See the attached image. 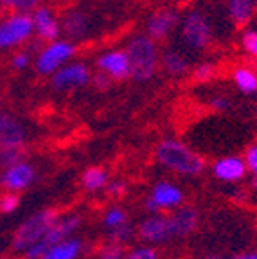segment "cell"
I'll list each match as a JSON object with an SVG mask.
<instances>
[{
	"label": "cell",
	"mask_w": 257,
	"mask_h": 259,
	"mask_svg": "<svg viewBox=\"0 0 257 259\" xmlns=\"http://www.w3.org/2000/svg\"><path fill=\"white\" fill-rule=\"evenodd\" d=\"M253 6H255V11H257V0H253Z\"/></svg>",
	"instance_id": "cell-41"
},
{
	"label": "cell",
	"mask_w": 257,
	"mask_h": 259,
	"mask_svg": "<svg viewBox=\"0 0 257 259\" xmlns=\"http://www.w3.org/2000/svg\"><path fill=\"white\" fill-rule=\"evenodd\" d=\"M243 158H245V164H246L248 173L253 175V178H257V142L246 148L245 157Z\"/></svg>",
	"instance_id": "cell-34"
},
{
	"label": "cell",
	"mask_w": 257,
	"mask_h": 259,
	"mask_svg": "<svg viewBox=\"0 0 257 259\" xmlns=\"http://www.w3.org/2000/svg\"><path fill=\"white\" fill-rule=\"evenodd\" d=\"M155 158L164 169L180 177H200L205 169V160L200 153L178 139H164L155 148Z\"/></svg>",
	"instance_id": "cell-1"
},
{
	"label": "cell",
	"mask_w": 257,
	"mask_h": 259,
	"mask_svg": "<svg viewBox=\"0 0 257 259\" xmlns=\"http://www.w3.org/2000/svg\"><path fill=\"white\" fill-rule=\"evenodd\" d=\"M133 238H135V229L130 223H126L122 227H117L113 231H106V241L117 243V245H122V247H126Z\"/></svg>",
	"instance_id": "cell-25"
},
{
	"label": "cell",
	"mask_w": 257,
	"mask_h": 259,
	"mask_svg": "<svg viewBox=\"0 0 257 259\" xmlns=\"http://www.w3.org/2000/svg\"><path fill=\"white\" fill-rule=\"evenodd\" d=\"M252 187H253V191L257 193V178H253V180H252Z\"/></svg>",
	"instance_id": "cell-39"
},
{
	"label": "cell",
	"mask_w": 257,
	"mask_h": 259,
	"mask_svg": "<svg viewBox=\"0 0 257 259\" xmlns=\"http://www.w3.org/2000/svg\"><path fill=\"white\" fill-rule=\"evenodd\" d=\"M96 67L99 72L106 74L113 81H122L130 77V63L124 49H110L99 54L96 60Z\"/></svg>",
	"instance_id": "cell-16"
},
{
	"label": "cell",
	"mask_w": 257,
	"mask_h": 259,
	"mask_svg": "<svg viewBox=\"0 0 257 259\" xmlns=\"http://www.w3.org/2000/svg\"><path fill=\"white\" fill-rule=\"evenodd\" d=\"M185 194L180 186L167 180H160L151 187V193L144 200V209L148 214H157L162 210H175L184 203Z\"/></svg>",
	"instance_id": "cell-8"
},
{
	"label": "cell",
	"mask_w": 257,
	"mask_h": 259,
	"mask_svg": "<svg viewBox=\"0 0 257 259\" xmlns=\"http://www.w3.org/2000/svg\"><path fill=\"white\" fill-rule=\"evenodd\" d=\"M90 79H92V72L89 67L81 61H72V63H65L51 76V87L54 92H68V90L89 85Z\"/></svg>",
	"instance_id": "cell-10"
},
{
	"label": "cell",
	"mask_w": 257,
	"mask_h": 259,
	"mask_svg": "<svg viewBox=\"0 0 257 259\" xmlns=\"http://www.w3.org/2000/svg\"><path fill=\"white\" fill-rule=\"evenodd\" d=\"M0 259H9V257H0Z\"/></svg>",
	"instance_id": "cell-44"
},
{
	"label": "cell",
	"mask_w": 257,
	"mask_h": 259,
	"mask_svg": "<svg viewBox=\"0 0 257 259\" xmlns=\"http://www.w3.org/2000/svg\"><path fill=\"white\" fill-rule=\"evenodd\" d=\"M20 205V194L13 193V191H6L0 196V214H13Z\"/></svg>",
	"instance_id": "cell-31"
},
{
	"label": "cell",
	"mask_w": 257,
	"mask_h": 259,
	"mask_svg": "<svg viewBox=\"0 0 257 259\" xmlns=\"http://www.w3.org/2000/svg\"><path fill=\"white\" fill-rule=\"evenodd\" d=\"M171 225H173L175 239H182L191 236L200 225V214L193 207H178V209L171 210Z\"/></svg>",
	"instance_id": "cell-18"
},
{
	"label": "cell",
	"mask_w": 257,
	"mask_h": 259,
	"mask_svg": "<svg viewBox=\"0 0 257 259\" xmlns=\"http://www.w3.org/2000/svg\"><path fill=\"white\" fill-rule=\"evenodd\" d=\"M227 259H257V252L255 250H248V252H241V254H236L232 257Z\"/></svg>",
	"instance_id": "cell-37"
},
{
	"label": "cell",
	"mask_w": 257,
	"mask_h": 259,
	"mask_svg": "<svg viewBox=\"0 0 257 259\" xmlns=\"http://www.w3.org/2000/svg\"><path fill=\"white\" fill-rule=\"evenodd\" d=\"M122 259H160L157 248H153L151 245H139V247H133L130 250L124 252V257Z\"/></svg>",
	"instance_id": "cell-29"
},
{
	"label": "cell",
	"mask_w": 257,
	"mask_h": 259,
	"mask_svg": "<svg viewBox=\"0 0 257 259\" xmlns=\"http://www.w3.org/2000/svg\"><path fill=\"white\" fill-rule=\"evenodd\" d=\"M4 13H6V9H4V6H2V4H0V16H2V15H4Z\"/></svg>",
	"instance_id": "cell-40"
},
{
	"label": "cell",
	"mask_w": 257,
	"mask_h": 259,
	"mask_svg": "<svg viewBox=\"0 0 257 259\" xmlns=\"http://www.w3.org/2000/svg\"><path fill=\"white\" fill-rule=\"evenodd\" d=\"M34 38L29 13H9L0 16V53H13Z\"/></svg>",
	"instance_id": "cell-5"
},
{
	"label": "cell",
	"mask_w": 257,
	"mask_h": 259,
	"mask_svg": "<svg viewBox=\"0 0 257 259\" xmlns=\"http://www.w3.org/2000/svg\"><path fill=\"white\" fill-rule=\"evenodd\" d=\"M126 223H130L128 212L119 205L108 207L105 210V214H103V225H105L106 231H113V229L126 225Z\"/></svg>",
	"instance_id": "cell-24"
},
{
	"label": "cell",
	"mask_w": 257,
	"mask_h": 259,
	"mask_svg": "<svg viewBox=\"0 0 257 259\" xmlns=\"http://www.w3.org/2000/svg\"><path fill=\"white\" fill-rule=\"evenodd\" d=\"M216 65L209 63V61H203V63H198L196 67L193 69L191 76H193L194 81L198 83H207V81H212L216 77Z\"/></svg>",
	"instance_id": "cell-27"
},
{
	"label": "cell",
	"mask_w": 257,
	"mask_h": 259,
	"mask_svg": "<svg viewBox=\"0 0 257 259\" xmlns=\"http://www.w3.org/2000/svg\"><path fill=\"white\" fill-rule=\"evenodd\" d=\"M110 182V175L105 167L92 166L89 169H84L81 175V186L87 193H99L105 191L106 184Z\"/></svg>",
	"instance_id": "cell-22"
},
{
	"label": "cell",
	"mask_w": 257,
	"mask_h": 259,
	"mask_svg": "<svg viewBox=\"0 0 257 259\" xmlns=\"http://www.w3.org/2000/svg\"><path fill=\"white\" fill-rule=\"evenodd\" d=\"M34 180H36V169L27 158L4 167L2 173H0V186L4 187L6 191H13V193L25 191L27 187L32 186Z\"/></svg>",
	"instance_id": "cell-13"
},
{
	"label": "cell",
	"mask_w": 257,
	"mask_h": 259,
	"mask_svg": "<svg viewBox=\"0 0 257 259\" xmlns=\"http://www.w3.org/2000/svg\"><path fill=\"white\" fill-rule=\"evenodd\" d=\"M32 63V54L29 49H16L13 51L11 58H9V65H11V69L16 70V72H24L31 67Z\"/></svg>",
	"instance_id": "cell-26"
},
{
	"label": "cell",
	"mask_w": 257,
	"mask_h": 259,
	"mask_svg": "<svg viewBox=\"0 0 257 259\" xmlns=\"http://www.w3.org/2000/svg\"><path fill=\"white\" fill-rule=\"evenodd\" d=\"M178 27H180L182 41L191 51H196V53L207 51L214 41L212 24H210L209 16L200 9L185 13L178 22Z\"/></svg>",
	"instance_id": "cell-4"
},
{
	"label": "cell",
	"mask_w": 257,
	"mask_h": 259,
	"mask_svg": "<svg viewBox=\"0 0 257 259\" xmlns=\"http://www.w3.org/2000/svg\"><path fill=\"white\" fill-rule=\"evenodd\" d=\"M60 218V212L53 207L49 209H40L36 212H32L27 220L16 227L15 234L11 238V250L15 254H24L31 245L38 243L47 231L53 227V223Z\"/></svg>",
	"instance_id": "cell-3"
},
{
	"label": "cell",
	"mask_w": 257,
	"mask_h": 259,
	"mask_svg": "<svg viewBox=\"0 0 257 259\" xmlns=\"http://www.w3.org/2000/svg\"><path fill=\"white\" fill-rule=\"evenodd\" d=\"M135 236L146 245H164V243L175 239L173 225H171V218L169 214H148L144 220L139 222L135 229Z\"/></svg>",
	"instance_id": "cell-9"
},
{
	"label": "cell",
	"mask_w": 257,
	"mask_h": 259,
	"mask_svg": "<svg viewBox=\"0 0 257 259\" xmlns=\"http://www.w3.org/2000/svg\"><path fill=\"white\" fill-rule=\"evenodd\" d=\"M29 128L18 115L0 110V148H25Z\"/></svg>",
	"instance_id": "cell-12"
},
{
	"label": "cell",
	"mask_w": 257,
	"mask_h": 259,
	"mask_svg": "<svg viewBox=\"0 0 257 259\" xmlns=\"http://www.w3.org/2000/svg\"><path fill=\"white\" fill-rule=\"evenodd\" d=\"M105 191L110 198L119 200V198H122V196H126V193H128V184H126L124 180H119V178H117V180H110V182L106 184Z\"/></svg>",
	"instance_id": "cell-33"
},
{
	"label": "cell",
	"mask_w": 257,
	"mask_h": 259,
	"mask_svg": "<svg viewBox=\"0 0 257 259\" xmlns=\"http://www.w3.org/2000/svg\"><path fill=\"white\" fill-rule=\"evenodd\" d=\"M76 41L67 38L47 41L36 53V56L32 58V67L40 76H53L60 67H63L76 56Z\"/></svg>",
	"instance_id": "cell-6"
},
{
	"label": "cell",
	"mask_w": 257,
	"mask_h": 259,
	"mask_svg": "<svg viewBox=\"0 0 257 259\" xmlns=\"http://www.w3.org/2000/svg\"><path fill=\"white\" fill-rule=\"evenodd\" d=\"M24 158H25V148H0V167L2 169L18 160H24Z\"/></svg>",
	"instance_id": "cell-30"
},
{
	"label": "cell",
	"mask_w": 257,
	"mask_h": 259,
	"mask_svg": "<svg viewBox=\"0 0 257 259\" xmlns=\"http://www.w3.org/2000/svg\"><path fill=\"white\" fill-rule=\"evenodd\" d=\"M0 106H2V97H0Z\"/></svg>",
	"instance_id": "cell-42"
},
{
	"label": "cell",
	"mask_w": 257,
	"mask_h": 259,
	"mask_svg": "<svg viewBox=\"0 0 257 259\" xmlns=\"http://www.w3.org/2000/svg\"><path fill=\"white\" fill-rule=\"evenodd\" d=\"M241 49L257 60V29H246L241 34Z\"/></svg>",
	"instance_id": "cell-32"
},
{
	"label": "cell",
	"mask_w": 257,
	"mask_h": 259,
	"mask_svg": "<svg viewBox=\"0 0 257 259\" xmlns=\"http://www.w3.org/2000/svg\"><path fill=\"white\" fill-rule=\"evenodd\" d=\"M32 29H34V38L40 44H47L61 38V25H60V16L51 6L38 4L31 13Z\"/></svg>",
	"instance_id": "cell-11"
},
{
	"label": "cell",
	"mask_w": 257,
	"mask_h": 259,
	"mask_svg": "<svg viewBox=\"0 0 257 259\" xmlns=\"http://www.w3.org/2000/svg\"><path fill=\"white\" fill-rule=\"evenodd\" d=\"M178 22H180V16H178V13L175 9H169V8L155 9L146 18V25H144L146 34L155 41H164L173 34Z\"/></svg>",
	"instance_id": "cell-14"
},
{
	"label": "cell",
	"mask_w": 257,
	"mask_h": 259,
	"mask_svg": "<svg viewBox=\"0 0 257 259\" xmlns=\"http://www.w3.org/2000/svg\"><path fill=\"white\" fill-rule=\"evenodd\" d=\"M0 4L9 13H31L40 0H0Z\"/></svg>",
	"instance_id": "cell-28"
},
{
	"label": "cell",
	"mask_w": 257,
	"mask_h": 259,
	"mask_svg": "<svg viewBox=\"0 0 257 259\" xmlns=\"http://www.w3.org/2000/svg\"><path fill=\"white\" fill-rule=\"evenodd\" d=\"M81 252H83V239L70 236L63 241L54 243L53 247H49L40 259H77Z\"/></svg>",
	"instance_id": "cell-19"
},
{
	"label": "cell",
	"mask_w": 257,
	"mask_h": 259,
	"mask_svg": "<svg viewBox=\"0 0 257 259\" xmlns=\"http://www.w3.org/2000/svg\"><path fill=\"white\" fill-rule=\"evenodd\" d=\"M232 81L241 94H246V96L257 94V70L248 65L236 67L232 70Z\"/></svg>",
	"instance_id": "cell-23"
},
{
	"label": "cell",
	"mask_w": 257,
	"mask_h": 259,
	"mask_svg": "<svg viewBox=\"0 0 257 259\" xmlns=\"http://www.w3.org/2000/svg\"><path fill=\"white\" fill-rule=\"evenodd\" d=\"M225 8L229 18L237 25L243 27L252 20L253 13H255V6L253 0H225Z\"/></svg>",
	"instance_id": "cell-21"
},
{
	"label": "cell",
	"mask_w": 257,
	"mask_h": 259,
	"mask_svg": "<svg viewBox=\"0 0 257 259\" xmlns=\"http://www.w3.org/2000/svg\"><path fill=\"white\" fill-rule=\"evenodd\" d=\"M0 79H2V72H0Z\"/></svg>",
	"instance_id": "cell-43"
},
{
	"label": "cell",
	"mask_w": 257,
	"mask_h": 259,
	"mask_svg": "<svg viewBox=\"0 0 257 259\" xmlns=\"http://www.w3.org/2000/svg\"><path fill=\"white\" fill-rule=\"evenodd\" d=\"M209 106L212 110H216V112H225V110L230 108V101L225 96H214V97H210Z\"/></svg>",
	"instance_id": "cell-36"
},
{
	"label": "cell",
	"mask_w": 257,
	"mask_h": 259,
	"mask_svg": "<svg viewBox=\"0 0 257 259\" xmlns=\"http://www.w3.org/2000/svg\"><path fill=\"white\" fill-rule=\"evenodd\" d=\"M160 63H162V69L169 76H177V77L185 76V74L189 72V67H191L189 58L185 56L182 51H178V49H165L160 56Z\"/></svg>",
	"instance_id": "cell-20"
},
{
	"label": "cell",
	"mask_w": 257,
	"mask_h": 259,
	"mask_svg": "<svg viewBox=\"0 0 257 259\" xmlns=\"http://www.w3.org/2000/svg\"><path fill=\"white\" fill-rule=\"evenodd\" d=\"M60 25H61V36H65L67 40L77 41L90 34L92 18L83 9L70 8L60 16Z\"/></svg>",
	"instance_id": "cell-15"
},
{
	"label": "cell",
	"mask_w": 257,
	"mask_h": 259,
	"mask_svg": "<svg viewBox=\"0 0 257 259\" xmlns=\"http://www.w3.org/2000/svg\"><path fill=\"white\" fill-rule=\"evenodd\" d=\"M79 227H81V216L76 214V212L60 216V218L53 223V227L47 231V234H45L38 243L31 245L22 255H24V259H40L41 255L47 252L49 247H53L54 243L63 241V239L74 236L77 231H79Z\"/></svg>",
	"instance_id": "cell-7"
},
{
	"label": "cell",
	"mask_w": 257,
	"mask_h": 259,
	"mask_svg": "<svg viewBox=\"0 0 257 259\" xmlns=\"http://www.w3.org/2000/svg\"><path fill=\"white\" fill-rule=\"evenodd\" d=\"M203 259H221V257H220V255H218V254H207Z\"/></svg>",
	"instance_id": "cell-38"
},
{
	"label": "cell",
	"mask_w": 257,
	"mask_h": 259,
	"mask_svg": "<svg viewBox=\"0 0 257 259\" xmlns=\"http://www.w3.org/2000/svg\"><path fill=\"white\" fill-rule=\"evenodd\" d=\"M126 56L130 63V77L135 81H149L157 74L160 56H158L157 41L148 34H135L126 44Z\"/></svg>",
	"instance_id": "cell-2"
},
{
	"label": "cell",
	"mask_w": 257,
	"mask_h": 259,
	"mask_svg": "<svg viewBox=\"0 0 257 259\" xmlns=\"http://www.w3.org/2000/svg\"><path fill=\"white\" fill-rule=\"evenodd\" d=\"M210 171H212V177L223 184L241 182V180H245L246 173H248L245 158L237 157V155H227V157L216 158L212 162Z\"/></svg>",
	"instance_id": "cell-17"
},
{
	"label": "cell",
	"mask_w": 257,
	"mask_h": 259,
	"mask_svg": "<svg viewBox=\"0 0 257 259\" xmlns=\"http://www.w3.org/2000/svg\"><path fill=\"white\" fill-rule=\"evenodd\" d=\"M90 83L96 87V90H99V92H105V90H108L110 87H112L113 79L106 76V74H103V72H99V70H97L96 74H92V79H90Z\"/></svg>",
	"instance_id": "cell-35"
}]
</instances>
